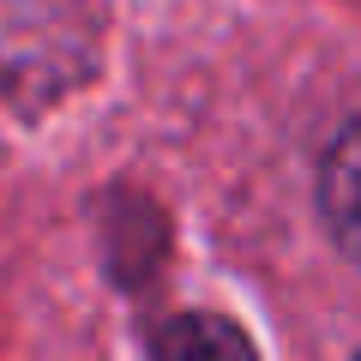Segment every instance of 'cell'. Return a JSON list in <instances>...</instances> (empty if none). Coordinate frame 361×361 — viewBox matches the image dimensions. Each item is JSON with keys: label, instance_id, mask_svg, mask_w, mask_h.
<instances>
[{"label": "cell", "instance_id": "obj_1", "mask_svg": "<svg viewBox=\"0 0 361 361\" xmlns=\"http://www.w3.org/2000/svg\"><path fill=\"white\" fill-rule=\"evenodd\" d=\"M319 211H325L331 241L349 253V265H361V121H349V127L337 133V145L325 151Z\"/></svg>", "mask_w": 361, "mask_h": 361}, {"label": "cell", "instance_id": "obj_2", "mask_svg": "<svg viewBox=\"0 0 361 361\" xmlns=\"http://www.w3.org/2000/svg\"><path fill=\"white\" fill-rule=\"evenodd\" d=\"M247 337L235 325L211 319V313H180L169 331H157V355H175V361H193V355H247Z\"/></svg>", "mask_w": 361, "mask_h": 361}]
</instances>
